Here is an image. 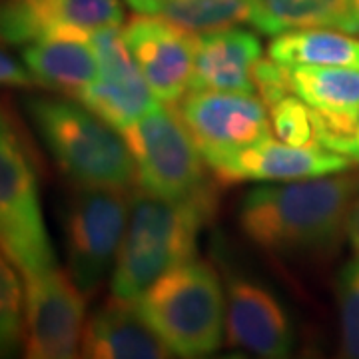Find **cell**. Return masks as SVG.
<instances>
[{
	"instance_id": "obj_5",
	"label": "cell",
	"mask_w": 359,
	"mask_h": 359,
	"mask_svg": "<svg viewBox=\"0 0 359 359\" xmlns=\"http://www.w3.org/2000/svg\"><path fill=\"white\" fill-rule=\"evenodd\" d=\"M0 252L22 278L56 266L42 216L34 152L4 102H0Z\"/></svg>"
},
{
	"instance_id": "obj_20",
	"label": "cell",
	"mask_w": 359,
	"mask_h": 359,
	"mask_svg": "<svg viewBox=\"0 0 359 359\" xmlns=\"http://www.w3.org/2000/svg\"><path fill=\"white\" fill-rule=\"evenodd\" d=\"M269 58L294 66H346L359 70V40L327 28H297L278 34Z\"/></svg>"
},
{
	"instance_id": "obj_14",
	"label": "cell",
	"mask_w": 359,
	"mask_h": 359,
	"mask_svg": "<svg viewBox=\"0 0 359 359\" xmlns=\"http://www.w3.org/2000/svg\"><path fill=\"white\" fill-rule=\"evenodd\" d=\"M292 92L308 104L316 142L337 152L359 124V70L346 66H294Z\"/></svg>"
},
{
	"instance_id": "obj_3",
	"label": "cell",
	"mask_w": 359,
	"mask_h": 359,
	"mask_svg": "<svg viewBox=\"0 0 359 359\" xmlns=\"http://www.w3.org/2000/svg\"><path fill=\"white\" fill-rule=\"evenodd\" d=\"M26 112L56 166L74 186L130 190L134 158L122 132L84 104L58 96H28Z\"/></svg>"
},
{
	"instance_id": "obj_23",
	"label": "cell",
	"mask_w": 359,
	"mask_h": 359,
	"mask_svg": "<svg viewBox=\"0 0 359 359\" xmlns=\"http://www.w3.org/2000/svg\"><path fill=\"white\" fill-rule=\"evenodd\" d=\"M269 122L276 136L292 146H311L316 142V126L309 106L294 92L268 106Z\"/></svg>"
},
{
	"instance_id": "obj_28",
	"label": "cell",
	"mask_w": 359,
	"mask_h": 359,
	"mask_svg": "<svg viewBox=\"0 0 359 359\" xmlns=\"http://www.w3.org/2000/svg\"><path fill=\"white\" fill-rule=\"evenodd\" d=\"M337 152L347 156V158H349V160H353V162H359V124H358V128H355V132H353V136H351L349 140L344 142V144H341V148H339Z\"/></svg>"
},
{
	"instance_id": "obj_7",
	"label": "cell",
	"mask_w": 359,
	"mask_h": 359,
	"mask_svg": "<svg viewBox=\"0 0 359 359\" xmlns=\"http://www.w3.org/2000/svg\"><path fill=\"white\" fill-rule=\"evenodd\" d=\"M132 194L116 188H82L70 196L65 212L68 273L80 292L92 297L114 268L128 226Z\"/></svg>"
},
{
	"instance_id": "obj_8",
	"label": "cell",
	"mask_w": 359,
	"mask_h": 359,
	"mask_svg": "<svg viewBox=\"0 0 359 359\" xmlns=\"http://www.w3.org/2000/svg\"><path fill=\"white\" fill-rule=\"evenodd\" d=\"M172 108L212 170L236 152L271 138L268 108L254 94L188 90Z\"/></svg>"
},
{
	"instance_id": "obj_16",
	"label": "cell",
	"mask_w": 359,
	"mask_h": 359,
	"mask_svg": "<svg viewBox=\"0 0 359 359\" xmlns=\"http://www.w3.org/2000/svg\"><path fill=\"white\" fill-rule=\"evenodd\" d=\"M80 355L90 359H166L170 347L140 316L134 299L112 295L92 311L82 332Z\"/></svg>"
},
{
	"instance_id": "obj_27",
	"label": "cell",
	"mask_w": 359,
	"mask_h": 359,
	"mask_svg": "<svg viewBox=\"0 0 359 359\" xmlns=\"http://www.w3.org/2000/svg\"><path fill=\"white\" fill-rule=\"evenodd\" d=\"M346 233L349 238V244L351 248L359 252V190L353 198V204L349 208V216H347L346 224Z\"/></svg>"
},
{
	"instance_id": "obj_17",
	"label": "cell",
	"mask_w": 359,
	"mask_h": 359,
	"mask_svg": "<svg viewBox=\"0 0 359 359\" xmlns=\"http://www.w3.org/2000/svg\"><path fill=\"white\" fill-rule=\"evenodd\" d=\"M262 44L254 32L231 26L196 36V58L190 90L256 94L254 70Z\"/></svg>"
},
{
	"instance_id": "obj_9",
	"label": "cell",
	"mask_w": 359,
	"mask_h": 359,
	"mask_svg": "<svg viewBox=\"0 0 359 359\" xmlns=\"http://www.w3.org/2000/svg\"><path fill=\"white\" fill-rule=\"evenodd\" d=\"M25 280V355L70 359L80 355L86 295L68 271L54 266Z\"/></svg>"
},
{
	"instance_id": "obj_24",
	"label": "cell",
	"mask_w": 359,
	"mask_h": 359,
	"mask_svg": "<svg viewBox=\"0 0 359 359\" xmlns=\"http://www.w3.org/2000/svg\"><path fill=\"white\" fill-rule=\"evenodd\" d=\"M337 308L341 327V351L359 359V256L341 269L337 280Z\"/></svg>"
},
{
	"instance_id": "obj_26",
	"label": "cell",
	"mask_w": 359,
	"mask_h": 359,
	"mask_svg": "<svg viewBox=\"0 0 359 359\" xmlns=\"http://www.w3.org/2000/svg\"><path fill=\"white\" fill-rule=\"evenodd\" d=\"M0 86L32 88V86H39V82L26 66L20 65L8 52L0 50Z\"/></svg>"
},
{
	"instance_id": "obj_15",
	"label": "cell",
	"mask_w": 359,
	"mask_h": 359,
	"mask_svg": "<svg viewBox=\"0 0 359 359\" xmlns=\"http://www.w3.org/2000/svg\"><path fill=\"white\" fill-rule=\"evenodd\" d=\"M353 160L327 150L320 144L292 146L285 142L268 140L244 148L214 168L224 182H294L341 174Z\"/></svg>"
},
{
	"instance_id": "obj_4",
	"label": "cell",
	"mask_w": 359,
	"mask_h": 359,
	"mask_svg": "<svg viewBox=\"0 0 359 359\" xmlns=\"http://www.w3.org/2000/svg\"><path fill=\"white\" fill-rule=\"evenodd\" d=\"M134 302L174 355L205 358L222 347L226 295L218 271L204 259L168 269Z\"/></svg>"
},
{
	"instance_id": "obj_11",
	"label": "cell",
	"mask_w": 359,
	"mask_h": 359,
	"mask_svg": "<svg viewBox=\"0 0 359 359\" xmlns=\"http://www.w3.org/2000/svg\"><path fill=\"white\" fill-rule=\"evenodd\" d=\"M124 22L120 0H0V42L28 46L54 36H90Z\"/></svg>"
},
{
	"instance_id": "obj_30",
	"label": "cell",
	"mask_w": 359,
	"mask_h": 359,
	"mask_svg": "<svg viewBox=\"0 0 359 359\" xmlns=\"http://www.w3.org/2000/svg\"><path fill=\"white\" fill-rule=\"evenodd\" d=\"M351 11H353V18H355V26L359 32V0H351Z\"/></svg>"
},
{
	"instance_id": "obj_21",
	"label": "cell",
	"mask_w": 359,
	"mask_h": 359,
	"mask_svg": "<svg viewBox=\"0 0 359 359\" xmlns=\"http://www.w3.org/2000/svg\"><path fill=\"white\" fill-rule=\"evenodd\" d=\"M146 14L164 18L194 36L250 22V0H152Z\"/></svg>"
},
{
	"instance_id": "obj_22",
	"label": "cell",
	"mask_w": 359,
	"mask_h": 359,
	"mask_svg": "<svg viewBox=\"0 0 359 359\" xmlns=\"http://www.w3.org/2000/svg\"><path fill=\"white\" fill-rule=\"evenodd\" d=\"M25 335V287L14 264L0 252V355L13 353Z\"/></svg>"
},
{
	"instance_id": "obj_6",
	"label": "cell",
	"mask_w": 359,
	"mask_h": 359,
	"mask_svg": "<svg viewBox=\"0 0 359 359\" xmlns=\"http://www.w3.org/2000/svg\"><path fill=\"white\" fill-rule=\"evenodd\" d=\"M142 190L184 200L210 190L205 160L172 106H156L122 130Z\"/></svg>"
},
{
	"instance_id": "obj_12",
	"label": "cell",
	"mask_w": 359,
	"mask_h": 359,
	"mask_svg": "<svg viewBox=\"0 0 359 359\" xmlns=\"http://www.w3.org/2000/svg\"><path fill=\"white\" fill-rule=\"evenodd\" d=\"M226 339L262 359H283L294 347V327L278 295L244 273L226 282Z\"/></svg>"
},
{
	"instance_id": "obj_2",
	"label": "cell",
	"mask_w": 359,
	"mask_h": 359,
	"mask_svg": "<svg viewBox=\"0 0 359 359\" xmlns=\"http://www.w3.org/2000/svg\"><path fill=\"white\" fill-rule=\"evenodd\" d=\"M212 208V190L170 200L138 188L112 268V295L136 299L168 269L192 259Z\"/></svg>"
},
{
	"instance_id": "obj_18",
	"label": "cell",
	"mask_w": 359,
	"mask_h": 359,
	"mask_svg": "<svg viewBox=\"0 0 359 359\" xmlns=\"http://www.w3.org/2000/svg\"><path fill=\"white\" fill-rule=\"evenodd\" d=\"M22 60L39 86L74 98L98 76V58L90 36L68 34L32 42L22 50Z\"/></svg>"
},
{
	"instance_id": "obj_1",
	"label": "cell",
	"mask_w": 359,
	"mask_h": 359,
	"mask_svg": "<svg viewBox=\"0 0 359 359\" xmlns=\"http://www.w3.org/2000/svg\"><path fill=\"white\" fill-rule=\"evenodd\" d=\"M358 190V178L335 174L257 186L240 202L238 224L268 252H323L346 231Z\"/></svg>"
},
{
	"instance_id": "obj_25",
	"label": "cell",
	"mask_w": 359,
	"mask_h": 359,
	"mask_svg": "<svg viewBox=\"0 0 359 359\" xmlns=\"http://www.w3.org/2000/svg\"><path fill=\"white\" fill-rule=\"evenodd\" d=\"M254 84H256V94L266 104V108L282 100L283 96L292 94L287 66L276 62L273 58H259L254 70Z\"/></svg>"
},
{
	"instance_id": "obj_10",
	"label": "cell",
	"mask_w": 359,
	"mask_h": 359,
	"mask_svg": "<svg viewBox=\"0 0 359 359\" xmlns=\"http://www.w3.org/2000/svg\"><path fill=\"white\" fill-rule=\"evenodd\" d=\"M90 44L98 58V76L78 94V102L120 132L160 106L130 52L124 30L118 26L94 30Z\"/></svg>"
},
{
	"instance_id": "obj_13",
	"label": "cell",
	"mask_w": 359,
	"mask_h": 359,
	"mask_svg": "<svg viewBox=\"0 0 359 359\" xmlns=\"http://www.w3.org/2000/svg\"><path fill=\"white\" fill-rule=\"evenodd\" d=\"M124 39L156 98L176 104L190 90L196 36L154 14H138L124 28Z\"/></svg>"
},
{
	"instance_id": "obj_29",
	"label": "cell",
	"mask_w": 359,
	"mask_h": 359,
	"mask_svg": "<svg viewBox=\"0 0 359 359\" xmlns=\"http://www.w3.org/2000/svg\"><path fill=\"white\" fill-rule=\"evenodd\" d=\"M128 2H130V6H134L138 13L146 14V11H148V6H150V2H152V0H128Z\"/></svg>"
},
{
	"instance_id": "obj_19",
	"label": "cell",
	"mask_w": 359,
	"mask_h": 359,
	"mask_svg": "<svg viewBox=\"0 0 359 359\" xmlns=\"http://www.w3.org/2000/svg\"><path fill=\"white\" fill-rule=\"evenodd\" d=\"M250 22L264 34L297 28H339L358 32L351 0H250Z\"/></svg>"
}]
</instances>
